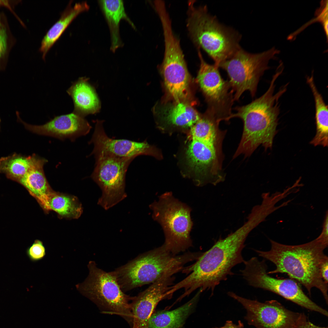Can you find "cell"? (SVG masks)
Returning a JSON list of instances; mask_svg holds the SVG:
<instances>
[{
    "instance_id": "obj_6",
    "label": "cell",
    "mask_w": 328,
    "mask_h": 328,
    "mask_svg": "<svg viewBox=\"0 0 328 328\" xmlns=\"http://www.w3.org/2000/svg\"><path fill=\"white\" fill-rule=\"evenodd\" d=\"M87 267L88 275L83 282L76 285L77 289L94 302L101 313L120 316L132 327L131 303L134 297L122 290L112 272L101 269L92 261Z\"/></svg>"
},
{
    "instance_id": "obj_27",
    "label": "cell",
    "mask_w": 328,
    "mask_h": 328,
    "mask_svg": "<svg viewBox=\"0 0 328 328\" xmlns=\"http://www.w3.org/2000/svg\"><path fill=\"white\" fill-rule=\"evenodd\" d=\"M15 42L6 16L0 13V63L8 58Z\"/></svg>"
},
{
    "instance_id": "obj_23",
    "label": "cell",
    "mask_w": 328,
    "mask_h": 328,
    "mask_svg": "<svg viewBox=\"0 0 328 328\" xmlns=\"http://www.w3.org/2000/svg\"><path fill=\"white\" fill-rule=\"evenodd\" d=\"M308 84L313 93L315 103L316 133L310 143L314 146L328 145V106L316 86L313 75L306 78Z\"/></svg>"
},
{
    "instance_id": "obj_12",
    "label": "cell",
    "mask_w": 328,
    "mask_h": 328,
    "mask_svg": "<svg viewBox=\"0 0 328 328\" xmlns=\"http://www.w3.org/2000/svg\"><path fill=\"white\" fill-rule=\"evenodd\" d=\"M228 295L240 302L246 309L244 319L256 328H292L300 313L286 308L275 300L261 302L248 299L228 292Z\"/></svg>"
},
{
    "instance_id": "obj_8",
    "label": "cell",
    "mask_w": 328,
    "mask_h": 328,
    "mask_svg": "<svg viewBox=\"0 0 328 328\" xmlns=\"http://www.w3.org/2000/svg\"><path fill=\"white\" fill-rule=\"evenodd\" d=\"M279 53L274 47L258 53H250L241 48L219 65L227 74L234 101H238L247 91L252 97L255 96L260 77L269 68V61Z\"/></svg>"
},
{
    "instance_id": "obj_33",
    "label": "cell",
    "mask_w": 328,
    "mask_h": 328,
    "mask_svg": "<svg viewBox=\"0 0 328 328\" xmlns=\"http://www.w3.org/2000/svg\"><path fill=\"white\" fill-rule=\"evenodd\" d=\"M11 1L0 0V7L4 6L6 7L12 11L13 6L15 5L17 2H10Z\"/></svg>"
},
{
    "instance_id": "obj_1",
    "label": "cell",
    "mask_w": 328,
    "mask_h": 328,
    "mask_svg": "<svg viewBox=\"0 0 328 328\" xmlns=\"http://www.w3.org/2000/svg\"><path fill=\"white\" fill-rule=\"evenodd\" d=\"M257 226L255 220L248 217L239 228L224 238H220L209 250L202 254L193 264L184 267L182 272L189 274L186 278L171 287L174 293L182 289V299L198 289L202 292L210 290L212 294L216 287L228 276L231 270L244 260L242 251L250 233Z\"/></svg>"
},
{
    "instance_id": "obj_21",
    "label": "cell",
    "mask_w": 328,
    "mask_h": 328,
    "mask_svg": "<svg viewBox=\"0 0 328 328\" xmlns=\"http://www.w3.org/2000/svg\"><path fill=\"white\" fill-rule=\"evenodd\" d=\"M72 1H70L61 13L60 18L48 31L42 41L39 51L42 53L43 60L48 51L73 19L79 14L87 11L89 9L86 2L76 3L72 7Z\"/></svg>"
},
{
    "instance_id": "obj_14",
    "label": "cell",
    "mask_w": 328,
    "mask_h": 328,
    "mask_svg": "<svg viewBox=\"0 0 328 328\" xmlns=\"http://www.w3.org/2000/svg\"><path fill=\"white\" fill-rule=\"evenodd\" d=\"M190 138L186 158L189 166L196 174V180L203 181L218 177L222 170V154L193 134H190Z\"/></svg>"
},
{
    "instance_id": "obj_31",
    "label": "cell",
    "mask_w": 328,
    "mask_h": 328,
    "mask_svg": "<svg viewBox=\"0 0 328 328\" xmlns=\"http://www.w3.org/2000/svg\"><path fill=\"white\" fill-rule=\"evenodd\" d=\"M328 261L324 263L322 265L320 269V274L322 278L324 281L328 284Z\"/></svg>"
},
{
    "instance_id": "obj_17",
    "label": "cell",
    "mask_w": 328,
    "mask_h": 328,
    "mask_svg": "<svg viewBox=\"0 0 328 328\" xmlns=\"http://www.w3.org/2000/svg\"><path fill=\"white\" fill-rule=\"evenodd\" d=\"M47 160L35 155L33 165L29 171L19 181L37 200L43 209L50 210V197L53 191L44 174L43 166Z\"/></svg>"
},
{
    "instance_id": "obj_9",
    "label": "cell",
    "mask_w": 328,
    "mask_h": 328,
    "mask_svg": "<svg viewBox=\"0 0 328 328\" xmlns=\"http://www.w3.org/2000/svg\"><path fill=\"white\" fill-rule=\"evenodd\" d=\"M243 263L244 268L240 272L250 286L272 292L301 306L327 316V311L311 300L296 281L269 275L264 260L260 261L257 257H253Z\"/></svg>"
},
{
    "instance_id": "obj_20",
    "label": "cell",
    "mask_w": 328,
    "mask_h": 328,
    "mask_svg": "<svg viewBox=\"0 0 328 328\" xmlns=\"http://www.w3.org/2000/svg\"><path fill=\"white\" fill-rule=\"evenodd\" d=\"M220 121L213 111L208 108L190 128V133L203 140L218 152L222 154V144L226 131L220 129Z\"/></svg>"
},
{
    "instance_id": "obj_11",
    "label": "cell",
    "mask_w": 328,
    "mask_h": 328,
    "mask_svg": "<svg viewBox=\"0 0 328 328\" xmlns=\"http://www.w3.org/2000/svg\"><path fill=\"white\" fill-rule=\"evenodd\" d=\"M198 53L200 65L197 80L212 110L221 121H228L232 114V108L234 101L233 92L230 90L228 80L221 77L219 67L209 64L204 60L200 51Z\"/></svg>"
},
{
    "instance_id": "obj_24",
    "label": "cell",
    "mask_w": 328,
    "mask_h": 328,
    "mask_svg": "<svg viewBox=\"0 0 328 328\" xmlns=\"http://www.w3.org/2000/svg\"><path fill=\"white\" fill-rule=\"evenodd\" d=\"M162 116L168 124L175 126L190 128L201 116L189 104L184 101H175L164 108Z\"/></svg>"
},
{
    "instance_id": "obj_30",
    "label": "cell",
    "mask_w": 328,
    "mask_h": 328,
    "mask_svg": "<svg viewBox=\"0 0 328 328\" xmlns=\"http://www.w3.org/2000/svg\"><path fill=\"white\" fill-rule=\"evenodd\" d=\"M321 234L317 237L322 241L328 244V212H326Z\"/></svg>"
},
{
    "instance_id": "obj_26",
    "label": "cell",
    "mask_w": 328,
    "mask_h": 328,
    "mask_svg": "<svg viewBox=\"0 0 328 328\" xmlns=\"http://www.w3.org/2000/svg\"><path fill=\"white\" fill-rule=\"evenodd\" d=\"M49 205L50 210L67 218H78L83 211L81 205L75 197L54 192L50 197Z\"/></svg>"
},
{
    "instance_id": "obj_4",
    "label": "cell",
    "mask_w": 328,
    "mask_h": 328,
    "mask_svg": "<svg viewBox=\"0 0 328 328\" xmlns=\"http://www.w3.org/2000/svg\"><path fill=\"white\" fill-rule=\"evenodd\" d=\"M198 257L196 252L175 255L162 245L139 255L112 272L122 290L126 292L182 271L185 264Z\"/></svg>"
},
{
    "instance_id": "obj_32",
    "label": "cell",
    "mask_w": 328,
    "mask_h": 328,
    "mask_svg": "<svg viewBox=\"0 0 328 328\" xmlns=\"http://www.w3.org/2000/svg\"><path fill=\"white\" fill-rule=\"evenodd\" d=\"M244 326L243 323L241 321H239L238 324H236L231 320H227L226 321L225 325L223 326L220 327L214 328H243Z\"/></svg>"
},
{
    "instance_id": "obj_22",
    "label": "cell",
    "mask_w": 328,
    "mask_h": 328,
    "mask_svg": "<svg viewBox=\"0 0 328 328\" xmlns=\"http://www.w3.org/2000/svg\"><path fill=\"white\" fill-rule=\"evenodd\" d=\"M98 3L109 28L111 39L110 49L114 53L117 49L123 45L119 33L121 20L125 19L134 29L135 27L125 12L123 1L99 0Z\"/></svg>"
},
{
    "instance_id": "obj_13",
    "label": "cell",
    "mask_w": 328,
    "mask_h": 328,
    "mask_svg": "<svg viewBox=\"0 0 328 328\" xmlns=\"http://www.w3.org/2000/svg\"><path fill=\"white\" fill-rule=\"evenodd\" d=\"M173 275H166L134 298L131 303V328H148L149 319L161 301L169 299L167 292L173 285Z\"/></svg>"
},
{
    "instance_id": "obj_15",
    "label": "cell",
    "mask_w": 328,
    "mask_h": 328,
    "mask_svg": "<svg viewBox=\"0 0 328 328\" xmlns=\"http://www.w3.org/2000/svg\"><path fill=\"white\" fill-rule=\"evenodd\" d=\"M90 144L94 146L91 154H105L121 158H133L142 155H152L153 148L146 141L138 142L125 139H115L106 134L103 121L97 120Z\"/></svg>"
},
{
    "instance_id": "obj_10",
    "label": "cell",
    "mask_w": 328,
    "mask_h": 328,
    "mask_svg": "<svg viewBox=\"0 0 328 328\" xmlns=\"http://www.w3.org/2000/svg\"><path fill=\"white\" fill-rule=\"evenodd\" d=\"M94 155L95 163L91 177L102 191L97 204L108 210L126 197L125 192L126 174L129 164L134 159L105 154Z\"/></svg>"
},
{
    "instance_id": "obj_25",
    "label": "cell",
    "mask_w": 328,
    "mask_h": 328,
    "mask_svg": "<svg viewBox=\"0 0 328 328\" xmlns=\"http://www.w3.org/2000/svg\"><path fill=\"white\" fill-rule=\"evenodd\" d=\"M35 155L26 156L14 153L0 159V173L19 180L30 170Z\"/></svg>"
},
{
    "instance_id": "obj_3",
    "label": "cell",
    "mask_w": 328,
    "mask_h": 328,
    "mask_svg": "<svg viewBox=\"0 0 328 328\" xmlns=\"http://www.w3.org/2000/svg\"><path fill=\"white\" fill-rule=\"evenodd\" d=\"M281 74L278 71L272 77L269 87L260 97L247 105L237 106L230 119H241L243 130L241 139L233 158L243 154L250 156L260 145L266 149L271 148L277 132L280 109L279 99L285 92L287 85L275 92V82Z\"/></svg>"
},
{
    "instance_id": "obj_28",
    "label": "cell",
    "mask_w": 328,
    "mask_h": 328,
    "mask_svg": "<svg viewBox=\"0 0 328 328\" xmlns=\"http://www.w3.org/2000/svg\"><path fill=\"white\" fill-rule=\"evenodd\" d=\"M46 249L43 242L36 240L27 249L26 253L32 262H37L43 259L46 255Z\"/></svg>"
},
{
    "instance_id": "obj_16",
    "label": "cell",
    "mask_w": 328,
    "mask_h": 328,
    "mask_svg": "<svg viewBox=\"0 0 328 328\" xmlns=\"http://www.w3.org/2000/svg\"><path fill=\"white\" fill-rule=\"evenodd\" d=\"M25 128L32 132L60 139L76 138L87 134L91 127L84 117L74 112L56 116L41 125H33L22 122Z\"/></svg>"
},
{
    "instance_id": "obj_7",
    "label": "cell",
    "mask_w": 328,
    "mask_h": 328,
    "mask_svg": "<svg viewBox=\"0 0 328 328\" xmlns=\"http://www.w3.org/2000/svg\"><path fill=\"white\" fill-rule=\"evenodd\" d=\"M149 207L153 219L162 227L165 237L163 245L168 250L177 255L192 246L190 234L193 223L189 207L175 198L171 192H166Z\"/></svg>"
},
{
    "instance_id": "obj_18",
    "label": "cell",
    "mask_w": 328,
    "mask_h": 328,
    "mask_svg": "<svg viewBox=\"0 0 328 328\" xmlns=\"http://www.w3.org/2000/svg\"><path fill=\"white\" fill-rule=\"evenodd\" d=\"M89 78H79L67 90L73 101V112L83 117L99 112L100 101L94 88L88 82Z\"/></svg>"
},
{
    "instance_id": "obj_29",
    "label": "cell",
    "mask_w": 328,
    "mask_h": 328,
    "mask_svg": "<svg viewBox=\"0 0 328 328\" xmlns=\"http://www.w3.org/2000/svg\"><path fill=\"white\" fill-rule=\"evenodd\" d=\"M292 328H327L314 325L310 322L303 313H300L296 323Z\"/></svg>"
},
{
    "instance_id": "obj_5",
    "label": "cell",
    "mask_w": 328,
    "mask_h": 328,
    "mask_svg": "<svg viewBox=\"0 0 328 328\" xmlns=\"http://www.w3.org/2000/svg\"><path fill=\"white\" fill-rule=\"evenodd\" d=\"M194 4V1L188 3L187 26L190 36L197 49L204 50L219 67L241 48V35L220 23L209 13L206 6L198 7Z\"/></svg>"
},
{
    "instance_id": "obj_19",
    "label": "cell",
    "mask_w": 328,
    "mask_h": 328,
    "mask_svg": "<svg viewBox=\"0 0 328 328\" xmlns=\"http://www.w3.org/2000/svg\"><path fill=\"white\" fill-rule=\"evenodd\" d=\"M201 293L199 289L189 301L174 310L154 311L149 319L148 328H181L193 310Z\"/></svg>"
},
{
    "instance_id": "obj_2",
    "label": "cell",
    "mask_w": 328,
    "mask_h": 328,
    "mask_svg": "<svg viewBox=\"0 0 328 328\" xmlns=\"http://www.w3.org/2000/svg\"><path fill=\"white\" fill-rule=\"evenodd\" d=\"M271 248L267 251L255 250L259 256L274 264L275 268L268 274L285 273L301 284L309 294L313 288L319 289L328 304V284L323 280L320 269L328 261L324 253L328 244L317 237L309 242L298 245H287L270 239Z\"/></svg>"
}]
</instances>
